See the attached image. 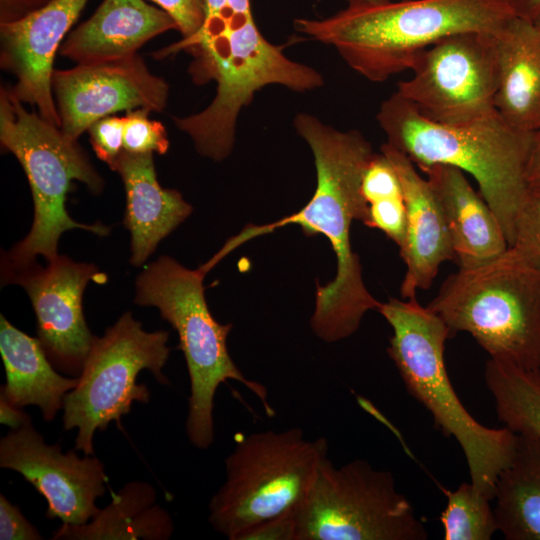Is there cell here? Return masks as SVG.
Returning a JSON list of instances; mask_svg holds the SVG:
<instances>
[{
	"label": "cell",
	"instance_id": "32",
	"mask_svg": "<svg viewBox=\"0 0 540 540\" xmlns=\"http://www.w3.org/2000/svg\"><path fill=\"white\" fill-rule=\"evenodd\" d=\"M176 22L182 39L195 35L205 20V0H151Z\"/></svg>",
	"mask_w": 540,
	"mask_h": 540
},
{
	"label": "cell",
	"instance_id": "13",
	"mask_svg": "<svg viewBox=\"0 0 540 540\" xmlns=\"http://www.w3.org/2000/svg\"><path fill=\"white\" fill-rule=\"evenodd\" d=\"M3 277L27 292L36 315L37 338L53 366L78 377L95 338L85 321L82 295L90 280L104 283L106 276L93 264L58 255L44 268L34 263Z\"/></svg>",
	"mask_w": 540,
	"mask_h": 540
},
{
	"label": "cell",
	"instance_id": "31",
	"mask_svg": "<svg viewBox=\"0 0 540 540\" xmlns=\"http://www.w3.org/2000/svg\"><path fill=\"white\" fill-rule=\"evenodd\" d=\"M124 117L107 116L88 128L91 145L99 159L111 166L123 151Z\"/></svg>",
	"mask_w": 540,
	"mask_h": 540
},
{
	"label": "cell",
	"instance_id": "39",
	"mask_svg": "<svg viewBox=\"0 0 540 540\" xmlns=\"http://www.w3.org/2000/svg\"><path fill=\"white\" fill-rule=\"evenodd\" d=\"M227 0H205V20L204 22L215 17L224 7Z\"/></svg>",
	"mask_w": 540,
	"mask_h": 540
},
{
	"label": "cell",
	"instance_id": "40",
	"mask_svg": "<svg viewBox=\"0 0 540 540\" xmlns=\"http://www.w3.org/2000/svg\"><path fill=\"white\" fill-rule=\"evenodd\" d=\"M348 5H360V4H373V3H382L391 0H345Z\"/></svg>",
	"mask_w": 540,
	"mask_h": 540
},
{
	"label": "cell",
	"instance_id": "23",
	"mask_svg": "<svg viewBox=\"0 0 540 540\" xmlns=\"http://www.w3.org/2000/svg\"><path fill=\"white\" fill-rule=\"evenodd\" d=\"M154 487L145 481H131L112 496L81 525L64 524L53 540H167L174 531L171 515L156 503Z\"/></svg>",
	"mask_w": 540,
	"mask_h": 540
},
{
	"label": "cell",
	"instance_id": "36",
	"mask_svg": "<svg viewBox=\"0 0 540 540\" xmlns=\"http://www.w3.org/2000/svg\"><path fill=\"white\" fill-rule=\"evenodd\" d=\"M526 179L530 190L540 191V128L533 132L526 165Z\"/></svg>",
	"mask_w": 540,
	"mask_h": 540
},
{
	"label": "cell",
	"instance_id": "9",
	"mask_svg": "<svg viewBox=\"0 0 540 540\" xmlns=\"http://www.w3.org/2000/svg\"><path fill=\"white\" fill-rule=\"evenodd\" d=\"M327 457V439L308 440L300 428L237 439L225 458V482L209 502L210 525L238 540L249 528L294 511Z\"/></svg>",
	"mask_w": 540,
	"mask_h": 540
},
{
	"label": "cell",
	"instance_id": "7",
	"mask_svg": "<svg viewBox=\"0 0 540 540\" xmlns=\"http://www.w3.org/2000/svg\"><path fill=\"white\" fill-rule=\"evenodd\" d=\"M0 142L21 164L34 202V219L28 235L5 255L4 273L24 269L37 256L54 260L63 232L82 229L106 236L110 228L74 221L66 210L72 181L100 193L103 180L78 145L38 113L29 112L11 89H0Z\"/></svg>",
	"mask_w": 540,
	"mask_h": 540
},
{
	"label": "cell",
	"instance_id": "4",
	"mask_svg": "<svg viewBox=\"0 0 540 540\" xmlns=\"http://www.w3.org/2000/svg\"><path fill=\"white\" fill-rule=\"evenodd\" d=\"M376 119L386 142L420 170L443 164L470 174L510 247L518 212L530 192L526 165L533 132L512 126L497 110L465 123H437L396 92L381 103Z\"/></svg>",
	"mask_w": 540,
	"mask_h": 540
},
{
	"label": "cell",
	"instance_id": "21",
	"mask_svg": "<svg viewBox=\"0 0 540 540\" xmlns=\"http://www.w3.org/2000/svg\"><path fill=\"white\" fill-rule=\"evenodd\" d=\"M497 112L512 126L540 128V27L515 16L497 35Z\"/></svg>",
	"mask_w": 540,
	"mask_h": 540
},
{
	"label": "cell",
	"instance_id": "20",
	"mask_svg": "<svg viewBox=\"0 0 540 540\" xmlns=\"http://www.w3.org/2000/svg\"><path fill=\"white\" fill-rule=\"evenodd\" d=\"M111 169L121 176L125 187L124 225L131 234L130 262L141 266L159 242L191 214L192 207L177 190L160 186L153 153L123 150Z\"/></svg>",
	"mask_w": 540,
	"mask_h": 540
},
{
	"label": "cell",
	"instance_id": "6",
	"mask_svg": "<svg viewBox=\"0 0 540 540\" xmlns=\"http://www.w3.org/2000/svg\"><path fill=\"white\" fill-rule=\"evenodd\" d=\"M205 274L200 267L188 269L161 256L138 276L134 299L137 305L156 307L178 333L190 380L186 434L202 450L214 442L215 393L228 380L249 389L266 414L274 415L267 389L247 379L229 355L226 341L232 325L217 322L211 314L204 295Z\"/></svg>",
	"mask_w": 540,
	"mask_h": 540
},
{
	"label": "cell",
	"instance_id": "35",
	"mask_svg": "<svg viewBox=\"0 0 540 540\" xmlns=\"http://www.w3.org/2000/svg\"><path fill=\"white\" fill-rule=\"evenodd\" d=\"M54 0H0V23L18 20Z\"/></svg>",
	"mask_w": 540,
	"mask_h": 540
},
{
	"label": "cell",
	"instance_id": "34",
	"mask_svg": "<svg viewBox=\"0 0 540 540\" xmlns=\"http://www.w3.org/2000/svg\"><path fill=\"white\" fill-rule=\"evenodd\" d=\"M294 511L257 524L243 532L238 540H296Z\"/></svg>",
	"mask_w": 540,
	"mask_h": 540
},
{
	"label": "cell",
	"instance_id": "14",
	"mask_svg": "<svg viewBox=\"0 0 540 540\" xmlns=\"http://www.w3.org/2000/svg\"><path fill=\"white\" fill-rule=\"evenodd\" d=\"M0 467L19 473L46 499V517L64 524L88 522L99 509L96 500L104 496L108 480L97 457L63 453L59 445L47 444L31 422L1 438Z\"/></svg>",
	"mask_w": 540,
	"mask_h": 540
},
{
	"label": "cell",
	"instance_id": "1",
	"mask_svg": "<svg viewBox=\"0 0 540 540\" xmlns=\"http://www.w3.org/2000/svg\"><path fill=\"white\" fill-rule=\"evenodd\" d=\"M293 126L314 156L317 185L312 198L301 210L280 220L247 225L200 267L207 273L248 240L289 224L301 226L307 236L324 235L336 255L337 273L330 283L317 286L310 324L317 337L331 343L355 333L364 315L381 304L365 287L359 257L350 242L353 220L364 223L367 218L361 183L375 152L361 132L338 130L308 113L297 114Z\"/></svg>",
	"mask_w": 540,
	"mask_h": 540
},
{
	"label": "cell",
	"instance_id": "27",
	"mask_svg": "<svg viewBox=\"0 0 540 540\" xmlns=\"http://www.w3.org/2000/svg\"><path fill=\"white\" fill-rule=\"evenodd\" d=\"M151 111L138 108L124 117L123 150L129 153L165 154L169 148L166 129L159 121L149 119Z\"/></svg>",
	"mask_w": 540,
	"mask_h": 540
},
{
	"label": "cell",
	"instance_id": "41",
	"mask_svg": "<svg viewBox=\"0 0 540 540\" xmlns=\"http://www.w3.org/2000/svg\"><path fill=\"white\" fill-rule=\"evenodd\" d=\"M535 24L540 27V17L535 21Z\"/></svg>",
	"mask_w": 540,
	"mask_h": 540
},
{
	"label": "cell",
	"instance_id": "29",
	"mask_svg": "<svg viewBox=\"0 0 540 540\" xmlns=\"http://www.w3.org/2000/svg\"><path fill=\"white\" fill-rule=\"evenodd\" d=\"M362 195L367 204L385 198L403 196L399 176L388 158L374 153L362 177Z\"/></svg>",
	"mask_w": 540,
	"mask_h": 540
},
{
	"label": "cell",
	"instance_id": "3",
	"mask_svg": "<svg viewBox=\"0 0 540 540\" xmlns=\"http://www.w3.org/2000/svg\"><path fill=\"white\" fill-rule=\"evenodd\" d=\"M259 31L252 14L203 26L187 40L168 46L160 57L181 49L193 56L189 72L196 84L216 81L212 102L198 113L173 117L202 156L221 161L234 146L241 110L268 85L307 92L324 84L314 68L289 59Z\"/></svg>",
	"mask_w": 540,
	"mask_h": 540
},
{
	"label": "cell",
	"instance_id": "8",
	"mask_svg": "<svg viewBox=\"0 0 540 540\" xmlns=\"http://www.w3.org/2000/svg\"><path fill=\"white\" fill-rule=\"evenodd\" d=\"M427 306L451 336L471 334L490 358L540 369V273L510 247L484 265L449 275Z\"/></svg>",
	"mask_w": 540,
	"mask_h": 540
},
{
	"label": "cell",
	"instance_id": "33",
	"mask_svg": "<svg viewBox=\"0 0 540 540\" xmlns=\"http://www.w3.org/2000/svg\"><path fill=\"white\" fill-rule=\"evenodd\" d=\"M40 532L17 505L0 495V540H41Z\"/></svg>",
	"mask_w": 540,
	"mask_h": 540
},
{
	"label": "cell",
	"instance_id": "37",
	"mask_svg": "<svg viewBox=\"0 0 540 540\" xmlns=\"http://www.w3.org/2000/svg\"><path fill=\"white\" fill-rule=\"evenodd\" d=\"M0 422L10 429L19 428L31 422L30 416L21 408H17L0 397Z\"/></svg>",
	"mask_w": 540,
	"mask_h": 540
},
{
	"label": "cell",
	"instance_id": "19",
	"mask_svg": "<svg viewBox=\"0 0 540 540\" xmlns=\"http://www.w3.org/2000/svg\"><path fill=\"white\" fill-rule=\"evenodd\" d=\"M425 173L443 210L459 269H473L509 248L504 230L491 207L460 169L435 164Z\"/></svg>",
	"mask_w": 540,
	"mask_h": 540
},
{
	"label": "cell",
	"instance_id": "16",
	"mask_svg": "<svg viewBox=\"0 0 540 540\" xmlns=\"http://www.w3.org/2000/svg\"><path fill=\"white\" fill-rule=\"evenodd\" d=\"M87 2L54 0L18 20L0 23L1 68L16 77L11 91L59 128L51 84L54 57Z\"/></svg>",
	"mask_w": 540,
	"mask_h": 540
},
{
	"label": "cell",
	"instance_id": "25",
	"mask_svg": "<svg viewBox=\"0 0 540 540\" xmlns=\"http://www.w3.org/2000/svg\"><path fill=\"white\" fill-rule=\"evenodd\" d=\"M484 378L505 427L516 434L540 436V369L490 358Z\"/></svg>",
	"mask_w": 540,
	"mask_h": 540
},
{
	"label": "cell",
	"instance_id": "11",
	"mask_svg": "<svg viewBox=\"0 0 540 540\" xmlns=\"http://www.w3.org/2000/svg\"><path fill=\"white\" fill-rule=\"evenodd\" d=\"M167 331L147 332L130 312L96 337L78 376L67 393L63 427L77 429L76 451L94 455V434L105 431L112 421L120 424L132 404L148 403V387L137 383L142 370H149L160 384L168 385L162 373L170 353Z\"/></svg>",
	"mask_w": 540,
	"mask_h": 540
},
{
	"label": "cell",
	"instance_id": "12",
	"mask_svg": "<svg viewBox=\"0 0 540 540\" xmlns=\"http://www.w3.org/2000/svg\"><path fill=\"white\" fill-rule=\"evenodd\" d=\"M497 34L461 32L442 38L416 56L412 76L398 82L395 92L437 123L459 124L491 114L499 79Z\"/></svg>",
	"mask_w": 540,
	"mask_h": 540
},
{
	"label": "cell",
	"instance_id": "5",
	"mask_svg": "<svg viewBox=\"0 0 540 540\" xmlns=\"http://www.w3.org/2000/svg\"><path fill=\"white\" fill-rule=\"evenodd\" d=\"M392 328L387 352L408 393L431 413L435 425L458 441L472 485L493 500L499 473L510 463L517 434L479 423L449 379L444 350L451 336L445 322L416 298H389L377 310Z\"/></svg>",
	"mask_w": 540,
	"mask_h": 540
},
{
	"label": "cell",
	"instance_id": "26",
	"mask_svg": "<svg viewBox=\"0 0 540 540\" xmlns=\"http://www.w3.org/2000/svg\"><path fill=\"white\" fill-rule=\"evenodd\" d=\"M444 492L447 504L440 516L444 540H490L498 531L492 500L471 482Z\"/></svg>",
	"mask_w": 540,
	"mask_h": 540
},
{
	"label": "cell",
	"instance_id": "30",
	"mask_svg": "<svg viewBox=\"0 0 540 540\" xmlns=\"http://www.w3.org/2000/svg\"><path fill=\"white\" fill-rule=\"evenodd\" d=\"M364 224L381 230L401 248L405 240L407 225L404 196L385 198L369 203Z\"/></svg>",
	"mask_w": 540,
	"mask_h": 540
},
{
	"label": "cell",
	"instance_id": "2",
	"mask_svg": "<svg viewBox=\"0 0 540 540\" xmlns=\"http://www.w3.org/2000/svg\"><path fill=\"white\" fill-rule=\"evenodd\" d=\"M506 0H402L348 5L322 19L297 18L296 31L332 46L371 82L410 70L416 56L461 32L499 33L513 18Z\"/></svg>",
	"mask_w": 540,
	"mask_h": 540
},
{
	"label": "cell",
	"instance_id": "38",
	"mask_svg": "<svg viewBox=\"0 0 540 540\" xmlns=\"http://www.w3.org/2000/svg\"><path fill=\"white\" fill-rule=\"evenodd\" d=\"M515 16L535 22L540 17V0H506Z\"/></svg>",
	"mask_w": 540,
	"mask_h": 540
},
{
	"label": "cell",
	"instance_id": "22",
	"mask_svg": "<svg viewBox=\"0 0 540 540\" xmlns=\"http://www.w3.org/2000/svg\"><path fill=\"white\" fill-rule=\"evenodd\" d=\"M0 353L6 382L0 397L23 409L40 408L43 419L52 421L64 408L65 396L78 383V377L60 375L47 357L38 338H34L0 316Z\"/></svg>",
	"mask_w": 540,
	"mask_h": 540
},
{
	"label": "cell",
	"instance_id": "10",
	"mask_svg": "<svg viewBox=\"0 0 540 540\" xmlns=\"http://www.w3.org/2000/svg\"><path fill=\"white\" fill-rule=\"evenodd\" d=\"M296 540H425L426 527L389 471L325 458L294 510Z\"/></svg>",
	"mask_w": 540,
	"mask_h": 540
},
{
	"label": "cell",
	"instance_id": "28",
	"mask_svg": "<svg viewBox=\"0 0 540 540\" xmlns=\"http://www.w3.org/2000/svg\"><path fill=\"white\" fill-rule=\"evenodd\" d=\"M510 248L540 273V191L530 190L519 210Z\"/></svg>",
	"mask_w": 540,
	"mask_h": 540
},
{
	"label": "cell",
	"instance_id": "24",
	"mask_svg": "<svg viewBox=\"0 0 540 540\" xmlns=\"http://www.w3.org/2000/svg\"><path fill=\"white\" fill-rule=\"evenodd\" d=\"M493 506L507 540H540V436L517 434L510 463L499 473Z\"/></svg>",
	"mask_w": 540,
	"mask_h": 540
},
{
	"label": "cell",
	"instance_id": "17",
	"mask_svg": "<svg viewBox=\"0 0 540 540\" xmlns=\"http://www.w3.org/2000/svg\"><path fill=\"white\" fill-rule=\"evenodd\" d=\"M380 152L393 165L403 189L407 225L399 251L406 271L400 295L413 299L418 290L430 288L442 263L454 260L455 253L443 210L427 178L419 174L404 153L387 142Z\"/></svg>",
	"mask_w": 540,
	"mask_h": 540
},
{
	"label": "cell",
	"instance_id": "18",
	"mask_svg": "<svg viewBox=\"0 0 540 540\" xmlns=\"http://www.w3.org/2000/svg\"><path fill=\"white\" fill-rule=\"evenodd\" d=\"M171 29L177 30L174 19L145 0H103L89 19L67 35L59 52L77 64L120 60Z\"/></svg>",
	"mask_w": 540,
	"mask_h": 540
},
{
	"label": "cell",
	"instance_id": "15",
	"mask_svg": "<svg viewBox=\"0 0 540 540\" xmlns=\"http://www.w3.org/2000/svg\"><path fill=\"white\" fill-rule=\"evenodd\" d=\"M51 84L60 129L74 141L93 123L118 111H163L169 90L166 81L152 74L138 54L54 69Z\"/></svg>",
	"mask_w": 540,
	"mask_h": 540
}]
</instances>
